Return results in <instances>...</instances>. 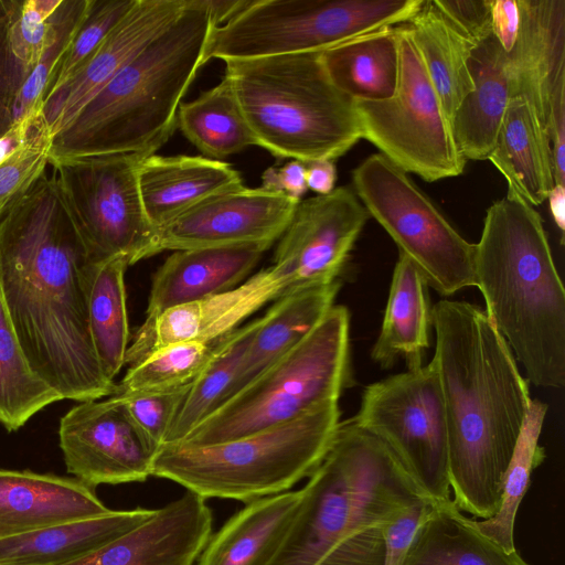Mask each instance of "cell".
<instances>
[{"label":"cell","mask_w":565,"mask_h":565,"mask_svg":"<svg viewBox=\"0 0 565 565\" xmlns=\"http://www.w3.org/2000/svg\"><path fill=\"white\" fill-rule=\"evenodd\" d=\"M437 371L448 429L454 504L489 519L530 403L529 382L486 311L441 299L430 309Z\"/></svg>","instance_id":"obj_2"},{"label":"cell","mask_w":565,"mask_h":565,"mask_svg":"<svg viewBox=\"0 0 565 565\" xmlns=\"http://www.w3.org/2000/svg\"><path fill=\"white\" fill-rule=\"evenodd\" d=\"M269 247L242 244L174 250L153 276L146 320L237 287Z\"/></svg>","instance_id":"obj_22"},{"label":"cell","mask_w":565,"mask_h":565,"mask_svg":"<svg viewBox=\"0 0 565 565\" xmlns=\"http://www.w3.org/2000/svg\"><path fill=\"white\" fill-rule=\"evenodd\" d=\"M405 25L451 124L457 108L473 89L469 60L477 44L460 32L433 0H425Z\"/></svg>","instance_id":"obj_30"},{"label":"cell","mask_w":565,"mask_h":565,"mask_svg":"<svg viewBox=\"0 0 565 565\" xmlns=\"http://www.w3.org/2000/svg\"><path fill=\"white\" fill-rule=\"evenodd\" d=\"M488 160L505 178L507 196L532 207L542 204L555 184L548 136L520 97L510 99Z\"/></svg>","instance_id":"obj_28"},{"label":"cell","mask_w":565,"mask_h":565,"mask_svg":"<svg viewBox=\"0 0 565 565\" xmlns=\"http://www.w3.org/2000/svg\"><path fill=\"white\" fill-rule=\"evenodd\" d=\"M211 30L204 1L186 0L180 14L52 137L49 163L154 153L174 131L181 98L202 66Z\"/></svg>","instance_id":"obj_5"},{"label":"cell","mask_w":565,"mask_h":565,"mask_svg":"<svg viewBox=\"0 0 565 565\" xmlns=\"http://www.w3.org/2000/svg\"><path fill=\"white\" fill-rule=\"evenodd\" d=\"M138 182L147 216L158 230L200 202L244 186L230 163L186 154L146 157Z\"/></svg>","instance_id":"obj_23"},{"label":"cell","mask_w":565,"mask_h":565,"mask_svg":"<svg viewBox=\"0 0 565 565\" xmlns=\"http://www.w3.org/2000/svg\"><path fill=\"white\" fill-rule=\"evenodd\" d=\"M109 511L76 478L0 469V540Z\"/></svg>","instance_id":"obj_21"},{"label":"cell","mask_w":565,"mask_h":565,"mask_svg":"<svg viewBox=\"0 0 565 565\" xmlns=\"http://www.w3.org/2000/svg\"><path fill=\"white\" fill-rule=\"evenodd\" d=\"M301 489L246 503L214 534L196 565H268L297 514Z\"/></svg>","instance_id":"obj_27"},{"label":"cell","mask_w":565,"mask_h":565,"mask_svg":"<svg viewBox=\"0 0 565 565\" xmlns=\"http://www.w3.org/2000/svg\"><path fill=\"white\" fill-rule=\"evenodd\" d=\"M353 420L390 448L428 498L451 500L447 419L433 361L367 385Z\"/></svg>","instance_id":"obj_13"},{"label":"cell","mask_w":565,"mask_h":565,"mask_svg":"<svg viewBox=\"0 0 565 565\" xmlns=\"http://www.w3.org/2000/svg\"><path fill=\"white\" fill-rule=\"evenodd\" d=\"M349 310L334 305L302 341L224 402L181 444L234 440L338 402L349 379Z\"/></svg>","instance_id":"obj_8"},{"label":"cell","mask_w":565,"mask_h":565,"mask_svg":"<svg viewBox=\"0 0 565 565\" xmlns=\"http://www.w3.org/2000/svg\"><path fill=\"white\" fill-rule=\"evenodd\" d=\"M51 135L43 117L0 163V218L10 204L46 169Z\"/></svg>","instance_id":"obj_41"},{"label":"cell","mask_w":565,"mask_h":565,"mask_svg":"<svg viewBox=\"0 0 565 565\" xmlns=\"http://www.w3.org/2000/svg\"><path fill=\"white\" fill-rule=\"evenodd\" d=\"M192 381L167 390L113 395L124 402L134 423L148 440L159 449L164 443L167 431Z\"/></svg>","instance_id":"obj_42"},{"label":"cell","mask_w":565,"mask_h":565,"mask_svg":"<svg viewBox=\"0 0 565 565\" xmlns=\"http://www.w3.org/2000/svg\"><path fill=\"white\" fill-rule=\"evenodd\" d=\"M136 0H89L83 20L44 90L43 108L67 85L98 45L132 8Z\"/></svg>","instance_id":"obj_40"},{"label":"cell","mask_w":565,"mask_h":565,"mask_svg":"<svg viewBox=\"0 0 565 565\" xmlns=\"http://www.w3.org/2000/svg\"><path fill=\"white\" fill-rule=\"evenodd\" d=\"M210 14L212 29L220 26L238 13L249 0H203Z\"/></svg>","instance_id":"obj_51"},{"label":"cell","mask_w":565,"mask_h":565,"mask_svg":"<svg viewBox=\"0 0 565 565\" xmlns=\"http://www.w3.org/2000/svg\"><path fill=\"white\" fill-rule=\"evenodd\" d=\"M519 23L520 17L516 0H492V35L507 53H510L515 44Z\"/></svg>","instance_id":"obj_49"},{"label":"cell","mask_w":565,"mask_h":565,"mask_svg":"<svg viewBox=\"0 0 565 565\" xmlns=\"http://www.w3.org/2000/svg\"><path fill=\"white\" fill-rule=\"evenodd\" d=\"M547 136L551 145L554 181L565 185V89L554 100L550 114Z\"/></svg>","instance_id":"obj_48"},{"label":"cell","mask_w":565,"mask_h":565,"mask_svg":"<svg viewBox=\"0 0 565 565\" xmlns=\"http://www.w3.org/2000/svg\"><path fill=\"white\" fill-rule=\"evenodd\" d=\"M433 3L476 44L492 35V0H433Z\"/></svg>","instance_id":"obj_46"},{"label":"cell","mask_w":565,"mask_h":565,"mask_svg":"<svg viewBox=\"0 0 565 565\" xmlns=\"http://www.w3.org/2000/svg\"><path fill=\"white\" fill-rule=\"evenodd\" d=\"M473 89L457 108L452 122L456 146L465 160H488L509 102V55L493 35L477 44L469 60Z\"/></svg>","instance_id":"obj_24"},{"label":"cell","mask_w":565,"mask_h":565,"mask_svg":"<svg viewBox=\"0 0 565 565\" xmlns=\"http://www.w3.org/2000/svg\"><path fill=\"white\" fill-rule=\"evenodd\" d=\"M259 318L228 332L214 354L194 377L164 437L177 444L216 411L226 399L242 360L257 329Z\"/></svg>","instance_id":"obj_35"},{"label":"cell","mask_w":565,"mask_h":565,"mask_svg":"<svg viewBox=\"0 0 565 565\" xmlns=\"http://www.w3.org/2000/svg\"><path fill=\"white\" fill-rule=\"evenodd\" d=\"M288 290L284 279L269 266L228 291L166 309L152 319H145L128 347L125 363L132 366L174 343L221 338Z\"/></svg>","instance_id":"obj_17"},{"label":"cell","mask_w":565,"mask_h":565,"mask_svg":"<svg viewBox=\"0 0 565 565\" xmlns=\"http://www.w3.org/2000/svg\"><path fill=\"white\" fill-rule=\"evenodd\" d=\"M370 214L348 186L300 200L279 237L273 268L289 291L338 280Z\"/></svg>","instance_id":"obj_15"},{"label":"cell","mask_w":565,"mask_h":565,"mask_svg":"<svg viewBox=\"0 0 565 565\" xmlns=\"http://www.w3.org/2000/svg\"><path fill=\"white\" fill-rule=\"evenodd\" d=\"M205 499L188 491L117 539L65 565H194L212 535Z\"/></svg>","instance_id":"obj_18"},{"label":"cell","mask_w":565,"mask_h":565,"mask_svg":"<svg viewBox=\"0 0 565 565\" xmlns=\"http://www.w3.org/2000/svg\"><path fill=\"white\" fill-rule=\"evenodd\" d=\"M353 191L428 287L448 297L476 287V244L466 241L408 174L381 153L352 171Z\"/></svg>","instance_id":"obj_10"},{"label":"cell","mask_w":565,"mask_h":565,"mask_svg":"<svg viewBox=\"0 0 565 565\" xmlns=\"http://www.w3.org/2000/svg\"><path fill=\"white\" fill-rule=\"evenodd\" d=\"M93 264L54 172L45 169L0 218V286L30 369L63 399H99L117 387L88 330Z\"/></svg>","instance_id":"obj_1"},{"label":"cell","mask_w":565,"mask_h":565,"mask_svg":"<svg viewBox=\"0 0 565 565\" xmlns=\"http://www.w3.org/2000/svg\"><path fill=\"white\" fill-rule=\"evenodd\" d=\"M340 423L338 402L234 440L209 445L164 444L151 476L174 481L202 498L249 503L287 492L322 461Z\"/></svg>","instance_id":"obj_7"},{"label":"cell","mask_w":565,"mask_h":565,"mask_svg":"<svg viewBox=\"0 0 565 565\" xmlns=\"http://www.w3.org/2000/svg\"><path fill=\"white\" fill-rule=\"evenodd\" d=\"M339 289L340 282L334 280L297 288L277 298L259 318L224 402L302 341L334 306Z\"/></svg>","instance_id":"obj_25"},{"label":"cell","mask_w":565,"mask_h":565,"mask_svg":"<svg viewBox=\"0 0 565 565\" xmlns=\"http://www.w3.org/2000/svg\"><path fill=\"white\" fill-rule=\"evenodd\" d=\"M301 493L268 565H383L382 529L428 498L390 448L353 418L340 420Z\"/></svg>","instance_id":"obj_3"},{"label":"cell","mask_w":565,"mask_h":565,"mask_svg":"<svg viewBox=\"0 0 565 565\" xmlns=\"http://www.w3.org/2000/svg\"><path fill=\"white\" fill-rule=\"evenodd\" d=\"M427 288L415 265L398 253L381 330L371 350L372 360L382 369L399 358L408 366L423 364L431 326Z\"/></svg>","instance_id":"obj_29"},{"label":"cell","mask_w":565,"mask_h":565,"mask_svg":"<svg viewBox=\"0 0 565 565\" xmlns=\"http://www.w3.org/2000/svg\"><path fill=\"white\" fill-rule=\"evenodd\" d=\"M61 399L30 369L0 286V424L9 431L17 430L42 408Z\"/></svg>","instance_id":"obj_37"},{"label":"cell","mask_w":565,"mask_h":565,"mask_svg":"<svg viewBox=\"0 0 565 565\" xmlns=\"http://www.w3.org/2000/svg\"><path fill=\"white\" fill-rule=\"evenodd\" d=\"M63 0H25L11 29V45L25 77L49 44L52 15Z\"/></svg>","instance_id":"obj_43"},{"label":"cell","mask_w":565,"mask_h":565,"mask_svg":"<svg viewBox=\"0 0 565 565\" xmlns=\"http://www.w3.org/2000/svg\"><path fill=\"white\" fill-rule=\"evenodd\" d=\"M152 152L52 161L62 198L93 263L124 257L129 266L158 254L159 230L145 211L138 169Z\"/></svg>","instance_id":"obj_12"},{"label":"cell","mask_w":565,"mask_h":565,"mask_svg":"<svg viewBox=\"0 0 565 565\" xmlns=\"http://www.w3.org/2000/svg\"><path fill=\"white\" fill-rule=\"evenodd\" d=\"M399 66L395 93L382 100H353L361 136L406 173L427 182L458 177V151L420 56L404 24L397 25Z\"/></svg>","instance_id":"obj_11"},{"label":"cell","mask_w":565,"mask_h":565,"mask_svg":"<svg viewBox=\"0 0 565 565\" xmlns=\"http://www.w3.org/2000/svg\"><path fill=\"white\" fill-rule=\"evenodd\" d=\"M186 0H136L71 82L43 108L51 138L185 7Z\"/></svg>","instance_id":"obj_19"},{"label":"cell","mask_w":565,"mask_h":565,"mask_svg":"<svg viewBox=\"0 0 565 565\" xmlns=\"http://www.w3.org/2000/svg\"><path fill=\"white\" fill-rule=\"evenodd\" d=\"M519 31L509 55L511 98L524 99L547 134L565 89V0H516Z\"/></svg>","instance_id":"obj_20"},{"label":"cell","mask_w":565,"mask_h":565,"mask_svg":"<svg viewBox=\"0 0 565 565\" xmlns=\"http://www.w3.org/2000/svg\"><path fill=\"white\" fill-rule=\"evenodd\" d=\"M23 1L0 0V139L9 135L14 122V107L25 74L11 45V29Z\"/></svg>","instance_id":"obj_44"},{"label":"cell","mask_w":565,"mask_h":565,"mask_svg":"<svg viewBox=\"0 0 565 565\" xmlns=\"http://www.w3.org/2000/svg\"><path fill=\"white\" fill-rule=\"evenodd\" d=\"M547 404L532 399L521 433L508 465L501 503L498 512L483 521H476L478 529L507 552L515 551L514 523L520 503L531 483V476L545 458L540 445Z\"/></svg>","instance_id":"obj_36"},{"label":"cell","mask_w":565,"mask_h":565,"mask_svg":"<svg viewBox=\"0 0 565 565\" xmlns=\"http://www.w3.org/2000/svg\"><path fill=\"white\" fill-rule=\"evenodd\" d=\"M156 510H110L0 540V565H65L143 523Z\"/></svg>","instance_id":"obj_26"},{"label":"cell","mask_w":565,"mask_h":565,"mask_svg":"<svg viewBox=\"0 0 565 565\" xmlns=\"http://www.w3.org/2000/svg\"><path fill=\"white\" fill-rule=\"evenodd\" d=\"M553 220L562 233V244L565 231V185L554 184L547 199Z\"/></svg>","instance_id":"obj_52"},{"label":"cell","mask_w":565,"mask_h":565,"mask_svg":"<svg viewBox=\"0 0 565 565\" xmlns=\"http://www.w3.org/2000/svg\"><path fill=\"white\" fill-rule=\"evenodd\" d=\"M306 172L307 163L298 160H290L279 167H269L262 174L260 188L300 200L308 190Z\"/></svg>","instance_id":"obj_47"},{"label":"cell","mask_w":565,"mask_h":565,"mask_svg":"<svg viewBox=\"0 0 565 565\" xmlns=\"http://www.w3.org/2000/svg\"><path fill=\"white\" fill-rule=\"evenodd\" d=\"M58 436L67 471L90 487L142 482L151 476L158 449L116 395L74 405L61 418Z\"/></svg>","instance_id":"obj_14"},{"label":"cell","mask_w":565,"mask_h":565,"mask_svg":"<svg viewBox=\"0 0 565 565\" xmlns=\"http://www.w3.org/2000/svg\"><path fill=\"white\" fill-rule=\"evenodd\" d=\"M177 126L204 157L214 160L257 146L225 76L195 99L180 104Z\"/></svg>","instance_id":"obj_34"},{"label":"cell","mask_w":565,"mask_h":565,"mask_svg":"<svg viewBox=\"0 0 565 565\" xmlns=\"http://www.w3.org/2000/svg\"><path fill=\"white\" fill-rule=\"evenodd\" d=\"M476 287L486 313L525 379L565 385V289L541 215L509 196L487 210L475 253Z\"/></svg>","instance_id":"obj_4"},{"label":"cell","mask_w":565,"mask_h":565,"mask_svg":"<svg viewBox=\"0 0 565 565\" xmlns=\"http://www.w3.org/2000/svg\"><path fill=\"white\" fill-rule=\"evenodd\" d=\"M306 181L307 188L318 195L330 193L337 181L334 161L318 160L307 163Z\"/></svg>","instance_id":"obj_50"},{"label":"cell","mask_w":565,"mask_h":565,"mask_svg":"<svg viewBox=\"0 0 565 565\" xmlns=\"http://www.w3.org/2000/svg\"><path fill=\"white\" fill-rule=\"evenodd\" d=\"M331 82L353 100L394 95L399 66L397 25L360 35L320 52Z\"/></svg>","instance_id":"obj_32"},{"label":"cell","mask_w":565,"mask_h":565,"mask_svg":"<svg viewBox=\"0 0 565 565\" xmlns=\"http://www.w3.org/2000/svg\"><path fill=\"white\" fill-rule=\"evenodd\" d=\"M424 0H249L213 28L201 64L322 52L386 26L407 23Z\"/></svg>","instance_id":"obj_9"},{"label":"cell","mask_w":565,"mask_h":565,"mask_svg":"<svg viewBox=\"0 0 565 565\" xmlns=\"http://www.w3.org/2000/svg\"><path fill=\"white\" fill-rule=\"evenodd\" d=\"M299 201L263 188L242 186L215 194L159 228L158 253L242 244L271 246Z\"/></svg>","instance_id":"obj_16"},{"label":"cell","mask_w":565,"mask_h":565,"mask_svg":"<svg viewBox=\"0 0 565 565\" xmlns=\"http://www.w3.org/2000/svg\"><path fill=\"white\" fill-rule=\"evenodd\" d=\"M403 565H530L486 536L452 500L437 502Z\"/></svg>","instance_id":"obj_31"},{"label":"cell","mask_w":565,"mask_h":565,"mask_svg":"<svg viewBox=\"0 0 565 565\" xmlns=\"http://www.w3.org/2000/svg\"><path fill=\"white\" fill-rule=\"evenodd\" d=\"M224 62L257 146L274 157L334 161L362 138L353 99L331 82L320 52Z\"/></svg>","instance_id":"obj_6"},{"label":"cell","mask_w":565,"mask_h":565,"mask_svg":"<svg viewBox=\"0 0 565 565\" xmlns=\"http://www.w3.org/2000/svg\"><path fill=\"white\" fill-rule=\"evenodd\" d=\"M88 1L63 0L52 15L49 44L19 92L14 107V126L31 127L42 116L46 85L85 15Z\"/></svg>","instance_id":"obj_39"},{"label":"cell","mask_w":565,"mask_h":565,"mask_svg":"<svg viewBox=\"0 0 565 565\" xmlns=\"http://www.w3.org/2000/svg\"><path fill=\"white\" fill-rule=\"evenodd\" d=\"M124 257L92 265L87 286V319L92 344L105 375L114 381L125 365L130 331L126 306Z\"/></svg>","instance_id":"obj_33"},{"label":"cell","mask_w":565,"mask_h":565,"mask_svg":"<svg viewBox=\"0 0 565 565\" xmlns=\"http://www.w3.org/2000/svg\"><path fill=\"white\" fill-rule=\"evenodd\" d=\"M225 335L210 341L179 342L154 351L128 367L114 394L167 390L193 381Z\"/></svg>","instance_id":"obj_38"},{"label":"cell","mask_w":565,"mask_h":565,"mask_svg":"<svg viewBox=\"0 0 565 565\" xmlns=\"http://www.w3.org/2000/svg\"><path fill=\"white\" fill-rule=\"evenodd\" d=\"M434 500L423 498L402 511L382 529L383 565H403L422 525L435 509Z\"/></svg>","instance_id":"obj_45"}]
</instances>
